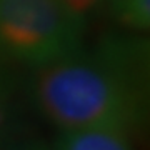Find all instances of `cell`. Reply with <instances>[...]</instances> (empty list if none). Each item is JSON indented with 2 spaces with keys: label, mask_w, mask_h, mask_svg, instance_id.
<instances>
[{
  "label": "cell",
  "mask_w": 150,
  "mask_h": 150,
  "mask_svg": "<svg viewBox=\"0 0 150 150\" xmlns=\"http://www.w3.org/2000/svg\"><path fill=\"white\" fill-rule=\"evenodd\" d=\"M127 45H105L97 55L79 52L40 67L35 102L62 132L115 130L127 134L144 112L142 82Z\"/></svg>",
  "instance_id": "cell-1"
},
{
  "label": "cell",
  "mask_w": 150,
  "mask_h": 150,
  "mask_svg": "<svg viewBox=\"0 0 150 150\" xmlns=\"http://www.w3.org/2000/svg\"><path fill=\"white\" fill-rule=\"evenodd\" d=\"M82 27L59 0H0V50L45 67L79 52Z\"/></svg>",
  "instance_id": "cell-2"
},
{
  "label": "cell",
  "mask_w": 150,
  "mask_h": 150,
  "mask_svg": "<svg viewBox=\"0 0 150 150\" xmlns=\"http://www.w3.org/2000/svg\"><path fill=\"white\" fill-rule=\"evenodd\" d=\"M57 150H134L127 134L115 130H75L64 132Z\"/></svg>",
  "instance_id": "cell-3"
},
{
  "label": "cell",
  "mask_w": 150,
  "mask_h": 150,
  "mask_svg": "<svg viewBox=\"0 0 150 150\" xmlns=\"http://www.w3.org/2000/svg\"><path fill=\"white\" fill-rule=\"evenodd\" d=\"M118 23L134 30H147L150 25V0H110Z\"/></svg>",
  "instance_id": "cell-4"
},
{
  "label": "cell",
  "mask_w": 150,
  "mask_h": 150,
  "mask_svg": "<svg viewBox=\"0 0 150 150\" xmlns=\"http://www.w3.org/2000/svg\"><path fill=\"white\" fill-rule=\"evenodd\" d=\"M59 2L82 27H85V23L102 8L107 0H59Z\"/></svg>",
  "instance_id": "cell-5"
},
{
  "label": "cell",
  "mask_w": 150,
  "mask_h": 150,
  "mask_svg": "<svg viewBox=\"0 0 150 150\" xmlns=\"http://www.w3.org/2000/svg\"><path fill=\"white\" fill-rule=\"evenodd\" d=\"M4 122H5V110H4V103L0 100V130L4 129Z\"/></svg>",
  "instance_id": "cell-6"
},
{
  "label": "cell",
  "mask_w": 150,
  "mask_h": 150,
  "mask_svg": "<svg viewBox=\"0 0 150 150\" xmlns=\"http://www.w3.org/2000/svg\"><path fill=\"white\" fill-rule=\"evenodd\" d=\"M0 150H10V149H2V147H0Z\"/></svg>",
  "instance_id": "cell-7"
}]
</instances>
